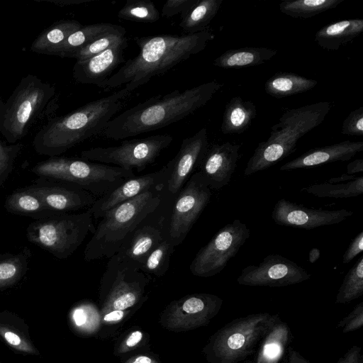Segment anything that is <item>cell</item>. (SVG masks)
Segmentation results:
<instances>
[{"label":"cell","instance_id":"cell-14","mask_svg":"<svg viewBox=\"0 0 363 363\" xmlns=\"http://www.w3.org/2000/svg\"><path fill=\"white\" fill-rule=\"evenodd\" d=\"M223 299L208 293L188 294L171 301L161 312L160 323L172 332H184L208 325L218 313Z\"/></svg>","mask_w":363,"mask_h":363},{"label":"cell","instance_id":"cell-8","mask_svg":"<svg viewBox=\"0 0 363 363\" xmlns=\"http://www.w3.org/2000/svg\"><path fill=\"white\" fill-rule=\"evenodd\" d=\"M279 318V314L267 312L237 318L209 337L202 353L208 363H240L254 353Z\"/></svg>","mask_w":363,"mask_h":363},{"label":"cell","instance_id":"cell-52","mask_svg":"<svg viewBox=\"0 0 363 363\" xmlns=\"http://www.w3.org/2000/svg\"><path fill=\"white\" fill-rule=\"evenodd\" d=\"M363 172V160L357 159L350 162L347 166V174H354L356 173Z\"/></svg>","mask_w":363,"mask_h":363},{"label":"cell","instance_id":"cell-53","mask_svg":"<svg viewBox=\"0 0 363 363\" xmlns=\"http://www.w3.org/2000/svg\"><path fill=\"white\" fill-rule=\"evenodd\" d=\"M38 1H46L53 3L55 4L59 5L60 6H70L74 4H79L82 3L88 2L93 0H35Z\"/></svg>","mask_w":363,"mask_h":363},{"label":"cell","instance_id":"cell-38","mask_svg":"<svg viewBox=\"0 0 363 363\" xmlns=\"http://www.w3.org/2000/svg\"><path fill=\"white\" fill-rule=\"evenodd\" d=\"M363 295V256L345 276L337 291L335 303L346 304Z\"/></svg>","mask_w":363,"mask_h":363},{"label":"cell","instance_id":"cell-2","mask_svg":"<svg viewBox=\"0 0 363 363\" xmlns=\"http://www.w3.org/2000/svg\"><path fill=\"white\" fill-rule=\"evenodd\" d=\"M223 85L211 81L150 98L111 118L101 135L117 140L169 125L206 105Z\"/></svg>","mask_w":363,"mask_h":363},{"label":"cell","instance_id":"cell-54","mask_svg":"<svg viewBox=\"0 0 363 363\" xmlns=\"http://www.w3.org/2000/svg\"><path fill=\"white\" fill-rule=\"evenodd\" d=\"M355 175L352 174H342L341 177H335V178H331L328 180V183L330 184H335V183H342V182H347L352 180H354L357 178Z\"/></svg>","mask_w":363,"mask_h":363},{"label":"cell","instance_id":"cell-39","mask_svg":"<svg viewBox=\"0 0 363 363\" xmlns=\"http://www.w3.org/2000/svg\"><path fill=\"white\" fill-rule=\"evenodd\" d=\"M174 249L169 240L164 239L147 256L140 269L150 276H164L169 269L170 257Z\"/></svg>","mask_w":363,"mask_h":363},{"label":"cell","instance_id":"cell-11","mask_svg":"<svg viewBox=\"0 0 363 363\" xmlns=\"http://www.w3.org/2000/svg\"><path fill=\"white\" fill-rule=\"evenodd\" d=\"M172 140L173 137L167 134L126 140L116 146L97 147L83 150L81 157L85 160L113 164L128 170L133 171L135 169L138 172H140L155 162Z\"/></svg>","mask_w":363,"mask_h":363},{"label":"cell","instance_id":"cell-20","mask_svg":"<svg viewBox=\"0 0 363 363\" xmlns=\"http://www.w3.org/2000/svg\"><path fill=\"white\" fill-rule=\"evenodd\" d=\"M28 186L41 198L46 208L52 213H68L89 208L97 199L89 191L63 182L38 180Z\"/></svg>","mask_w":363,"mask_h":363},{"label":"cell","instance_id":"cell-3","mask_svg":"<svg viewBox=\"0 0 363 363\" xmlns=\"http://www.w3.org/2000/svg\"><path fill=\"white\" fill-rule=\"evenodd\" d=\"M131 94L123 87L65 115L48 119L34 136L35 151L41 155L59 156L85 140L101 134Z\"/></svg>","mask_w":363,"mask_h":363},{"label":"cell","instance_id":"cell-31","mask_svg":"<svg viewBox=\"0 0 363 363\" xmlns=\"http://www.w3.org/2000/svg\"><path fill=\"white\" fill-rule=\"evenodd\" d=\"M123 28V27L121 26L109 23L82 26L59 46L54 55L60 57H70L74 52L100 36L110 32L121 30Z\"/></svg>","mask_w":363,"mask_h":363},{"label":"cell","instance_id":"cell-34","mask_svg":"<svg viewBox=\"0 0 363 363\" xmlns=\"http://www.w3.org/2000/svg\"><path fill=\"white\" fill-rule=\"evenodd\" d=\"M30 256L26 247L18 253L0 255V291L13 286L23 278Z\"/></svg>","mask_w":363,"mask_h":363},{"label":"cell","instance_id":"cell-47","mask_svg":"<svg viewBox=\"0 0 363 363\" xmlns=\"http://www.w3.org/2000/svg\"><path fill=\"white\" fill-rule=\"evenodd\" d=\"M363 251V231H360L351 241L342 257V263L348 264Z\"/></svg>","mask_w":363,"mask_h":363},{"label":"cell","instance_id":"cell-5","mask_svg":"<svg viewBox=\"0 0 363 363\" xmlns=\"http://www.w3.org/2000/svg\"><path fill=\"white\" fill-rule=\"evenodd\" d=\"M57 108L55 85L34 74H27L7 100L0 96V133L7 143H18L37 121L53 117Z\"/></svg>","mask_w":363,"mask_h":363},{"label":"cell","instance_id":"cell-48","mask_svg":"<svg viewBox=\"0 0 363 363\" xmlns=\"http://www.w3.org/2000/svg\"><path fill=\"white\" fill-rule=\"evenodd\" d=\"M336 363H363L362 347L358 345L352 346Z\"/></svg>","mask_w":363,"mask_h":363},{"label":"cell","instance_id":"cell-44","mask_svg":"<svg viewBox=\"0 0 363 363\" xmlns=\"http://www.w3.org/2000/svg\"><path fill=\"white\" fill-rule=\"evenodd\" d=\"M341 133L350 136H363V107L354 109L344 120Z\"/></svg>","mask_w":363,"mask_h":363},{"label":"cell","instance_id":"cell-19","mask_svg":"<svg viewBox=\"0 0 363 363\" xmlns=\"http://www.w3.org/2000/svg\"><path fill=\"white\" fill-rule=\"evenodd\" d=\"M170 172L168 164L160 170L140 176H134L122 182L114 190L96 199L89 208L95 220L113 207L156 187L167 185Z\"/></svg>","mask_w":363,"mask_h":363},{"label":"cell","instance_id":"cell-10","mask_svg":"<svg viewBox=\"0 0 363 363\" xmlns=\"http://www.w3.org/2000/svg\"><path fill=\"white\" fill-rule=\"evenodd\" d=\"M151 277L118 254L108 259L101 277L99 301L101 315L113 311L138 308L147 298L145 294Z\"/></svg>","mask_w":363,"mask_h":363},{"label":"cell","instance_id":"cell-28","mask_svg":"<svg viewBox=\"0 0 363 363\" xmlns=\"http://www.w3.org/2000/svg\"><path fill=\"white\" fill-rule=\"evenodd\" d=\"M257 116V108L250 101L233 97L226 104L220 127L223 134H240L252 124Z\"/></svg>","mask_w":363,"mask_h":363},{"label":"cell","instance_id":"cell-33","mask_svg":"<svg viewBox=\"0 0 363 363\" xmlns=\"http://www.w3.org/2000/svg\"><path fill=\"white\" fill-rule=\"evenodd\" d=\"M223 0H196L181 14L179 27L184 34L196 33L207 29L217 14Z\"/></svg>","mask_w":363,"mask_h":363},{"label":"cell","instance_id":"cell-13","mask_svg":"<svg viewBox=\"0 0 363 363\" xmlns=\"http://www.w3.org/2000/svg\"><path fill=\"white\" fill-rule=\"evenodd\" d=\"M250 236L249 228L239 219L226 224L198 251L190 264V272L203 278L219 274Z\"/></svg>","mask_w":363,"mask_h":363},{"label":"cell","instance_id":"cell-22","mask_svg":"<svg viewBox=\"0 0 363 363\" xmlns=\"http://www.w3.org/2000/svg\"><path fill=\"white\" fill-rule=\"evenodd\" d=\"M128 39L107 50L83 60H77L73 66L74 80L84 84L101 86L118 66L124 62V50Z\"/></svg>","mask_w":363,"mask_h":363},{"label":"cell","instance_id":"cell-43","mask_svg":"<svg viewBox=\"0 0 363 363\" xmlns=\"http://www.w3.org/2000/svg\"><path fill=\"white\" fill-rule=\"evenodd\" d=\"M148 333L141 329H132L119 340L115 345L113 353L121 356L145 346L149 341Z\"/></svg>","mask_w":363,"mask_h":363},{"label":"cell","instance_id":"cell-23","mask_svg":"<svg viewBox=\"0 0 363 363\" xmlns=\"http://www.w3.org/2000/svg\"><path fill=\"white\" fill-rule=\"evenodd\" d=\"M363 150V142L345 140L335 144L311 149L279 168L281 171L310 168L352 159Z\"/></svg>","mask_w":363,"mask_h":363},{"label":"cell","instance_id":"cell-6","mask_svg":"<svg viewBox=\"0 0 363 363\" xmlns=\"http://www.w3.org/2000/svg\"><path fill=\"white\" fill-rule=\"evenodd\" d=\"M330 107L329 102L320 101L285 111L271 128L268 139L258 144L245 176L268 169L294 152L298 140L325 120Z\"/></svg>","mask_w":363,"mask_h":363},{"label":"cell","instance_id":"cell-9","mask_svg":"<svg viewBox=\"0 0 363 363\" xmlns=\"http://www.w3.org/2000/svg\"><path fill=\"white\" fill-rule=\"evenodd\" d=\"M88 208L79 213H55L31 222L26 230L28 241L60 259L72 255L88 233L95 230Z\"/></svg>","mask_w":363,"mask_h":363},{"label":"cell","instance_id":"cell-17","mask_svg":"<svg viewBox=\"0 0 363 363\" xmlns=\"http://www.w3.org/2000/svg\"><path fill=\"white\" fill-rule=\"evenodd\" d=\"M352 215V211L346 209L308 208L285 199L278 200L272 211L276 224L305 230L337 224Z\"/></svg>","mask_w":363,"mask_h":363},{"label":"cell","instance_id":"cell-15","mask_svg":"<svg viewBox=\"0 0 363 363\" xmlns=\"http://www.w3.org/2000/svg\"><path fill=\"white\" fill-rule=\"evenodd\" d=\"M173 199L167 192L157 209L130 234L116 254L140 269L147 256L167 238V222Z\"/></svg>","mask_w":363,"mask_h":363},{"label":"cell","instance_id":"cell-24","mask_svg":"<svg viewBox=\"0 0 363 363\" xmlns=\"http://www.w3.org/2000/svg\"><path fill=\"white\" fill-rule=\"evenodd\" d=\"M0 339L16 353L39 356L23 318L9 311L0 312Z\"/></svg>","mask_w":363,"mask_h":363},{"label":"cell","instance_id":"cell-35","mask_svg":"<svg viewBox=\"0 0 363 363\" xmlns=\"http://www.w3.org/2000/svg\"><path fill=\"white\" fill-rule=\"evenodd\" d=\"M69 323L75 333L84 336L94 335L101 325L100 310L89 302L81 303L70 311Z\"/></svg>","mask_w":363,"mask_h":363},{"label":"cell","instance_id":"cell-32","mask_svg":"<svg viewBox=\"0 0 363 363\" xmlns=\"http://www.w3.org/2000/svg\"><path fill=\"white\" fill-rule=\"evenodd\" d=\"M317 84L316 80L296 73L279 72L267 80L264 90L271 96L281 99L308 91Z\"/></svg>","mask_w":363,"mask_h":363},{"label":"cell","instance_id":"cell-40","mask_svg":"<svg viewBox=\"0 0 363 363\" xmlns=\"http://www.w3.org/2000/svg\"><path fill=\"white\" fill-rule=\"evenodd\" d=\"M120 19L138 23H154L160 18V12L149 0H127L118 11Z\"/></svg>","mask_w":363,"mask_h":363},{"label":"cell","instance_id":"cell-25","mask_svg":"<svg viewBox=\"0 0 363 363\" xmlns=\"http://www.w3.org/2000/svg\"><path fill=\"white\" fill-rule=\"evenodd\" d=\"M291 339L290 328L279 318L259 342L254 359L247 363H279Z\"/></svg>","mask_w":363,"mask_h":363},{"label":"cell","instance_id":"cell-4","mask_svg":"<svg viewBox=\"0 0 363 363\" xmlns=\"http://www.w3.org/2000/svg\"><path fill=\"white\" fill-rule=\"evenodd\" d=\"M167 194L166 185L145 191L104 213L84 253L85 261L109 259L126 238L160 206Z\"/></svg>","mask_w":363,"mask_h":363},{"label":"cell","instance_id":"cell-55","mask_svg":"<svg viewBox=\"0 0 363 363\" xmlns=\"http://www.w3.org/2000/svg\"><path fill=\"white\" fill-rule=\"evenodd\" d=\"M320 250L317 247L312 248L308 254V260L311 264H313L316 262L320 257Z\"/></svg>","mask_w":363,"mask_h":363},{"label":"cell","instance_id":"cell-7","mask_svg":"<svg viewBox=\"0 0 363 363\" xmlns=\"http://www.w3.org/2000/svg\"><path fill=\"white\" fill-rule=\"evenodd\" d=\"M31 171L43 179L79 186L97 199L135 176L133 171L116 166L60 156L37 163Z\"/></svg>","mask_w":363,"mask_h":363},{"label":"cell","instance_id":"cell-21","mask_svg":"<svg viewBox=\"0 0 363 363\" xmlns=\"http://www.w3.org/2000/svg\"><path fill=\"white\" fill-rule=\"evenodd\" d=\"M240 147L230 142L208 147L199 172L211 189L218 190L228 184L236 168Z\"/></svg>","mask_w":363,"mask_h":363},{"label":"cell","instance_id":"cell-18","mask_svg":"<svg viewBox=\"0 0 363 363\" xmlns=\"http://www.w3.org/2000/svg\"><path fill=\"white\" fill-rule=\"evenodd\" d=\"M208 147L206 128L182 140L177 154L167 163L170 172L166 187L169 196L174 197L199 168Z\"/></svg>","mask_w":363,"mask_h":363},{"label":"cell","instance_id":"cell-41","mask_svg":"<svg viewBox=\"0 0 363 363\" xmlns=\"http://www.w3.org/2000/svg\"><path fill=\"white\" fill-rule=\"evenodd\" d=\"M125 34L124 28L121 30L106 33L74 52L70 57L83 60L96 55L116 44L123 42L127 39Z\"/></svg>","mask_w":363,"mask_h":363},{"label":"cell","instance_id":"cell-26","mask_svg":"<svg viewBox=\"0 0 363 363\" xmlns=\"http://www.w3.org/2000/svg\"><path fill=\"white\" fill-rule=\"evenodd\" d=\"M363 32V19L354 18L328 24L315 35V43L327 50L335 51L353 41Z\"/></svg>","mask_w":363,"mask_h":363},{"label":"cell","instance_id":"cell-29","mask_svg":"<svg viewBox=\"0 0 363 363\" xmlns=\"http://www.w3.org/2000/svg\"><path fill=\"white\" fill-rule=\"evenodd\" d=\"M4 208L10 213L43 219L53 213L45 206L41 198L29 186L17 189L9 195Z\"/></svg>","mask_w":363,"mask_h":363},{"label":"cell","instance_id":"cell-12","mask_svg":"<svg viewBox=\"0 0 363 363\" xmlns=\"http://www.w3.org/2000/svg\"><path fill=\"white\" fill-rule=\"evenodd\" d=\"M211 195V189L198 171L174 197L168 217L167 239L175 247L184 240Z\"/></svg>","mask_w":363,"mask_h":363},{"label":"cell","instance_id":"cell-42","mask_svg":"<svg viewBox=\"0 0 363 363\" xmlns=\"http://www.w3.org/2000/svg\"><path fill=\"white\" fill-rule=\"evenodd\" d=\"M23 148L21 143L6 145L0 140V186L11 173L15 161Z\"/></svg>","mask_w":363,"mask_h":363},{"label":"cell","instance_id":"cell-51","mask_svg":"<svg viewBox=\"0 0 363 363\" xmlns=\"http://www.w3.org/2000/svg\"><path fill=\"white\" fill-rule=\"evenodd\" d=\"M284 363H311V362L296 350L289 347L288 354Z\"/></svg>","mask_w":363,"mask_h":363},{"label":"cell","instance_id":"cell-16","mask_svg":"<svg viewBox=\"0 0 363 363\" xmlns=\"http://www.w3.org/2000/svg\"><path fill=\"white\" fill-rule=\"evenodd\" d=\"M311 277L304 268L278 254L266 256L258 264L242 269L237 279L240 285L283 287L302 283Z\"/></svg>","mask_w":363,"mask_h":363},{"label":"cell","instance_id":"cell-30","mask_svg":"<svg viewBox=\"0 0 363 363\" xmlns=\"http://www.w3.org/2000/svg\"><path fill=\"white\" fill-rule=\"evenodd\" d=\"M82 25L75 20H60L43 30L30 45L32 52L54 55L59 46Z\"/></svg>","mask_w":363,"mask_h":363},{"label":"cell","instance_id":"cell-49","mask_svg":"<svg viewBox=\"0 0 363 363\" xmlns=\"http://www.w3.org/2000/svg\"><path fill=\"white\" fill-rule=\"evenodd\" d=\"M133 309L113 311L101 315V324L113 325L121 323Z\"/></svg>","mask_w":363,"mask_h":363},{"label":"cell","instance_id":"cell-46","mask_svg":"<svg viewBox=\"0 0 363 363\" xmlns=\"http://www.w3.org/2000/svg\"><path fill=\"white\" fill-rule=\"evenodd\" d=\"M196 1V0H167L162 9V14L166 18H171L179 13L182 14L186 11Z\"/></svg>","mask_w":363,"mask_h":363},{"label":"cell","instance_id":"cell-36","mask_svg":"<svg viewBox=\"0 0 363 363\" xmlns=\"http://www.w3.org/2000/svg\"><path fill=\"white\" fill-rule=\"evenodd\" d=\"M345 0H286L279 4L281 12L295 18H309L336 8Z\"/></svg>","mask_w":363,"mask_h":363},{"label":"cell","instance_id":"cell-27","mask_svg":"<svg viewBox=\"0 0 363 363\" xmlns=\"http://www.w3.org/2000/svg\"><path fill=\"white\" fill-rule=\"evenodd\" d=\"M277 50L264 47L230 49L216 57L213 65L223 69H240L259 65L273 58Z\"/></svg>","mask_w":363,"mask_h":363},{"label":"cell","instance_id":"cell-50","mask_svg":"<svg viewBox=\"0 0 363 363\" xmlns=\"http://www.w3.org/2000/svg\"><path fill=\"white\" fill-rule=\"evenodd\" d=\"M123 363H161L159 358L150 353H140L125 359Z\"/></svg>","mask_w":363,"mask_h":363},{"label":"cell","instance_id":"cell-37","mask_svg":"<svg viewBox=\"0 0 363 363\" xmlns=\"http://www.w3.org/2000/svg\"><path fill=\"white\" fill-rule=\"evenodd\" d=\"M301 191L319 198L345 199L359 196L363 194V177L342 183L315 184L302 188Z\"/></svg>","mask_w":363,"mask_h":363},{"label":"cell","instance_id":"cell-45","mask_svg":"<svg viewBox=\"0 0 363 363\" xmlns=\"http://www.w3.org/2000/svg\"><path fill=\"white\" fill-rule=\"evenodd\" d=\"M363 325V301L358 303L353 310L336 325L343 333H350L362 328Z\"/></svg>","mask_w":363,"mask_h":363},{"label":"cell","instance_id":"cell-1","mask_svg":"<svg viewBox=\"0 0 363 363\" xmlns=\"http://www.w3.org/2000/svg\"><path fill=\"white\" fill-rule=\"evenodd\" d=\"M214 37L210 28L191 34L135 37L140 48L138 55L126 61L100 87L108 91L123 86L132 94L152 77L203 50Z\"/></svg>","mask_w":363,"mask_h":363}]
</instances>
